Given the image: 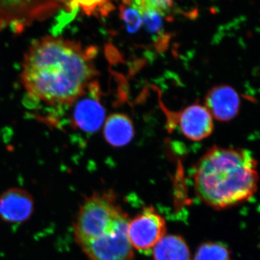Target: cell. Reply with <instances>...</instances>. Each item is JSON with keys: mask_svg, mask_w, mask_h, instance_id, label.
<instances>
[{"mask_svg": "<svg viewBox=\"0 0 260 260\" xmlns=\"http://www.w3.org/2000/svg\"><path fill=\"white\" fill-rule=\"evenodd\" d=\"M95 47L56 37L32 43L25 54L22 82L29 97L63 108L83 95L98 74Z\"/></svg>", "mask_w": 260, "mask_h": 260, "instance_id": "1", "label": "cell"}, {"mask_svg": "<svg viewBox=\"0 0 260 260\" xmlns=\"http://www.w3.org/2000/svg\"><path fill=\"white\" fill-rule=\"evenodd\" d=\"M257 164L246 149L213 146L195 167V191L214 209H227L244 203L257 190Z\"/></svg>", "mask_w": 260, "mask_h": 260, "instance_id": "2", "label": "cell"}, {"mask_svg": "<svg viewBox=\"0 0 260 260\" xmlns=\"http://www.w3.org/2000/svg\"><path fill=\"white\" fill-rule=\"evenodd\" d=\"M128 214L112 191L84 200L75 218V242L90 260H134L128 238Z\"/></svg>", "mask_w": 260, "mask_h": 260, "instance_id": "3", "label": "cell"}, {"mask_svg": "<svg viewBox=\"0 0 260 260\" xmlns=\"http://www.w3.org/2000/svg\"><path fill=\"white\" fill-rule=\"evenodd\" d=\"M64 7V0H0V31L10 28L15 32L35 22L50 18Z\"/></svg>", "mask_w": 260, "mask_h": 260, "instance_id": "4", "label": "cell"}, {"mask_svg": "<svg viewBox=\"0 0 260 260\" xmlns=\"http://www.w3.org/2000/svg\"><path fill=\"white\" fill-rule=\"evenodd\" d=\"M70 124L72 127L84 133L93 134L102 127L106 111L100 102L99 85L93 82L86 91L73 104Z\"/></svg>", "mask_w": 260, "mask_h": 260, "instance_id": "5", "label": "cell"}, {"mask_svg": "<svg viewBox=\"0 0 260 260\" xmlns=\"http://www.w3.org/2000/svg\"><path fill=\"white\" fill-rule=\"evenodd\" d=\"M167 225L164 218L152 207L145 208L129 220L128 238L133 249L148 250L165 237Z\"/></svg>", "mask_w": 260, "mask_h": 260, "instance_id": "6", "label": "cell"}, {"mask_svg": "<svg viewBox=\"0 0 260 260\" xmlns=\"http://www.w3.org/2000/svg\"><path fill=\"white\" fill-rule=\"evenodd\" d=\"M34 209V198L25 189L10 188L0 194V218L5 223H24L31 218Z\"/></svg>", "mask_w": 260, "mask_h": 260, "instance_id": "7", "label": "cell"}, {"mask_svg": "<svg viewBox=\"0 0 260 260\" xmlns=\"http://www.w3.org/2000/svg\"><path fill=\"white\" fill-rule=\"evenodd\" d=\"M205 107L212 116L220 121L234 119L240 110L241 100L237 90L227 85L210 89L205 96Z\"/></svg>", "mask_w": 260, "mask_h": 260, "instance_id": "8", "label": "cell"}, {"mask_svg": "<svg viewBox=\"0 0 260 260\" xmlns=\"http://www.w3.org/2000/svg\"><path fill=\"white\" fill-rule=\"evenodd\" d=\"M179 126L181 133L187 139L200 141L209 137L213 131V121L206 107L193 104L179 114Z\"/></svg>", "mask_w": 260, "mask_h": 260, "instance_id": "9", "label": "cell"}, {"mask_svg": "<svg viewBox=\"0 0 260 260\" xmlns=\"http://www.w3.org/2000/svg\"><path fill=\"white\" fill-rule=\"evenodd\" d=\"M104 138L112 146L121 147L129 144L134 137V126L129 116L114 114L104 124Z\"/></svg>", "mask_w": 260, "mask_h": 260, "instance_id": "10", "label": "cell"}, {"mask_svg": "<svg viewBox=\"0 0 260 260\" xmlns=\"http://www.w3.org/2000/svg\"><path fill=\"white\" fill-rule=\"evenodd\" d=\"M154 260H191L189 246L180 236H165L153 247Z\"/></svg>", "mask_w": 260, "mask_h": 260, "instance_id": "11", "label": "cell"}, {"mask_svg": "<svg viewBox=\"0 0 260 260\" xmlns=\"http://www.w3.org/2000/svg\"><path fill=\"white\" fill-rule=\"evenodd\" d=\"M116 0H64L65 11L68 12V17L73 18L75 13L81 10L85 14L90 16L103 18L107 16L115 9L114 2Z\"/></svg>", "mask_w": 260, "mask_h": 260, "instance_id": "12", "label": "cell"}, {"mask_svg": "<svg viewBox=\"0 0 260 260\" xmlns=\"http://www.w3.org/2000/svg\"><path fill=\"white\" fill-rule=\"evenodd\" d=\"M194 260H234L229 248L221 243L207 242L198 248Z\"/></svg>", "mask_w": 260, "mask_h": 260, "instance_id": "13", "label": "cell"}, {"mask_svg": "<svg viewBox=\"0 0 260 260\" xmlns=\"http://www.w3.org/2000/svg\"><path fill=\"white\" fill-rule=\"evenodd\" d=\"M119 12L121 20L125 24L128 31L135 32L141 28L143 25L142 13L129 0H122Z\"/></svg>", "mask_w": 260, "mask_h": 260, "instance_id": "14", "label": "cell"}, {"mask_svg": "<svg viewBox=\"0 0 260 260\" xmlns=\"http://www.w3.org/2000/svg\"><path fill=\"white\" fill-rule=\"evenodd\" d=\"M140 13L145 11H155L165 15L172 9L173 0H129Z\"/></svg>", "mask_w": 260, "mask_h": 260, "instance_id": "15", "label": "cell"}, {"mask_svg": "<svg viewBox=\"0 0 260 260\" xmlns=\"http://www.w3.org/2000/svg\"><path fill=\"white\" fill-rule=\"evenodd\" d=\"M164 16L161 13L155 11H145L142 13L143 25H145V29L153 35L160 36L162 39V35H164L162 31Z\"/></svg>", "mask_w": 260, "mask_h": 260, "instance_id": "16", "label": "cell"}]
</instances>
